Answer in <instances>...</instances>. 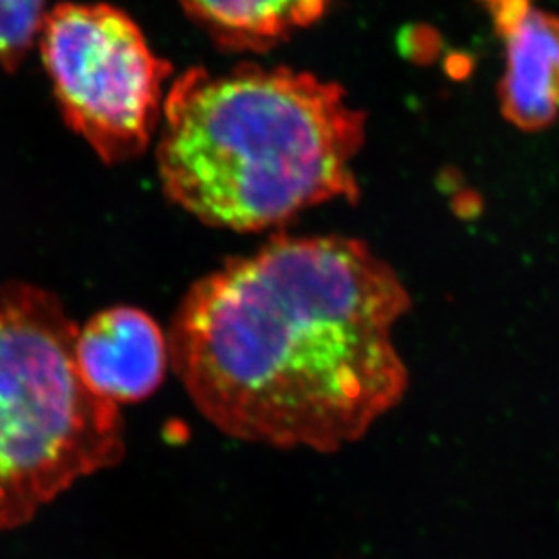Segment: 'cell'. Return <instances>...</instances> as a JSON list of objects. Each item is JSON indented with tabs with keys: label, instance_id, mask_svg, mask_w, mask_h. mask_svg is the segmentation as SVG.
I'll list each match as a JSON object with an SVG mask.
<instances>
[{
	"label": "cell",
	"instance_id": "cell-10",
	"mask_svg": "<svg viewBox=\"0 0 559 559\" xmlns=\"http://www.w3.org/2000/svg\"><path fill=\"white\" fill-rule=\"evenodd\" d=\"M33 512L22 506L4 485L0 484V528L15 527L26 522Z\"/></svg>",
	"mask_w": 559,
	"mask_h": 559
},
{
	"label": "cell",
	"instance_id": "cell-8",
	"mask_svg": "<svg viewBox=\"0 0 559 559\" xmlns=\"http://www.w3.org/2000/svg\"><path fill=\"white\" fill-rule=\"evenodd\" d=\"M46 0H0V66L13 71L43 29Z\"/></svg>",
	"mask_w": 559,
	"mask_h": 559
},
{
	"label": "cell",
	"instance_id": "cell-9",
	"mask_svg": "<svg viewBox=\"0 0 559 559\" xmlns=\"http://www.w3.org/2000/svg\"><path fill=\"white\" fill-rule=\"evenodd\" d=\"M495 22L496 32L503 33L533 10V0H481Z\"/></svg>",
	"mask_w": 559,
	"mask_h": 559
},
{
	"label": "cell",
	"instance_id": "cell-1",
	"mask_svg": "<svg viewBox=\"0 0 559 559\" xmlns=\"http://www.w3.org/2000/svg\"><path fill=\"white\" fill-rule=\"evenodd\" d=\"M409 309L366 242L276 237L191 285L167 333L173 371L224 435L336 452L404 399L393 331Z\"/></svg>",
	"mask_w": 559,
	"mask_h": 559
},
{
	"label": "cell",
	"instance_id": "cell-5",
	"mask_svg": "<svg viewBox=\"0 0 559 559\" xmlns=\"http://www.w3.org/2000/svg\"><path fill=\"white\" fill-rule=\"evenodd\" d=\"M76 364L87 385L114 404H133L160 388L171 367L169 338L136 307H111L79 329Z\"/></svg>",
	"mask_w": 559,
	"mask_h": 559
},
{
	"label": "cell",
	"instance_id": "cell-2",
	"mask_svg": "<svg viewBox=\"0 0 559 559\" xmlns=\"http://www.w3.org/2000/svg\"><path fill=\"white\" fill-rule=\"evenodd\" d=\"M162 115V189L205 226L265 231L360 197L353 162L366 114L334 82L287 68H191L173 82Z\"/></svg>",
	"mask_w": 559,
	"mask_h": 559
},
{
	"label": "cell",
	"instance_id": "cell-7",
	"mask_svg": "<svg viewBox=\"0 0 559 559\" xmlns=\"http://www.w3.org/2000/svg\"><path fill=\"white\" fill-rule=\"evenodd\" d=\"M218 43L267 49L322 19L329 0H180Z\"/></svg>",
	"mask_w": 559,
	"mask_h": 559
},
{
	"label": "cell",
	"instance_id": "cell-4",
	"mask_svg": "<svg viewBox=\"0 0 559 559\" xmlns=\"http://www.w3.org/2000/svg\"><path fill=\"white\" fill-rule=\"evenodd\" d=\"M40 51L66 124L106 164L150 147L164 114L171 64L135 22L108 4H60L44 19Z\"/></svg>",
	"mask_w": 559,
	"mask_h": 559
},
{
	"label": "cell",
	"instance_id": "cell-6",
	"mask_svg": "<svg viewBox=\"0 0 559 559\" xmlns=\"http://www.w3.org/2000/svg\"><path fill=\"white\" fill-rule=\"evenodd\" d=\"M500 37L507 44V70L500 82L501 111L520 130H544L558 114L552 92L558 48L555 15L533 8Z\"/></svg>",
	"mask_w": 559,
	"mask_h": 559
},
{
	"label": "cell",
	"instance_id": "cell-3",
	"mask_svg": "<svg viewBox=\"0 0 559 559\" xmlns=\"http://www.w3.org/2000/svg\"><path fill=\"white\" fill-rule=\"evenodd\" d=\"M76 336L57 296L0 284V484L32 512L124 457L119 405L82 378Z\"/></svg>",
	"mask_w": 559,
	"mask_h": 559
},
{
	"label": "cell",
	"instance_id": "cell-11",
	"mask_svg": "<svg viewBox=\"0 0 559 559\" xmlns=\"http://www.w3.org/2000/svg\"><path fill=\"white\" fill-rule=\"evenodd\" d=\"M555 32L558 38V48H556L555 70H552V92H555L556 104L559 108V16H555Z\"/></svg>",
	"mask_w": 559,
	"mask_h": 559
}]
</instances>
